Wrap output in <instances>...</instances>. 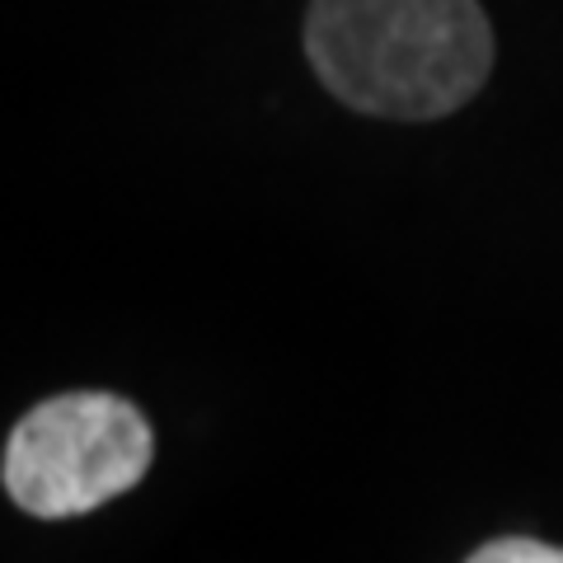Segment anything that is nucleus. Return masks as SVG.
I'll return each instance as SVG.
<instances>
[{"instance_id":"f03ea898","label":"nucleus","mask_w":563,"mask_h":563,"mask_svg":"<svg viewBox=\"0 0 563 563\" xmlns=\"http://www.w3.org/2000/svg\"><path fill=\"white\" fill-rule=\"evenodd\" d=\"M151 422L118 395L43 399L5 442V493L29 517H85L122 498L151 470Z\"/></svg>"},{"instance_id":"7ed1b4c3","label":"nucleus","mask_w":563,"mask_h":563,"mask_svg":"<svg viewBox=\"0 0 563 563\" xmlns=\"http://www.w3.org/2000/svg\"><path fill=\"white\" fill-rule=\"evenodd\" d=\"M474 563H563V550L540 540H493L474 550Z\"/></svg>"},{"instance_id":"f257e3e1","label":"nucleus","mask_w":563,"mask_h":563,"mask_svg":"<svg viewBox=\"0 0 563 563\" xmlns=\"http://www.w3.org/2000/svg\"><path fill=\"white\" fill-rule=\"evenodd\" d=\"M306 52L347 109L428 122L479 95L493 29L479 0H314Z\"/></svg>"}]
</instances>
